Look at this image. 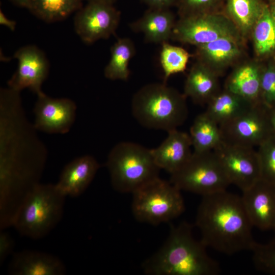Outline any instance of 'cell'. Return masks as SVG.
Here are the masks:
<instances>
[{
    "label": "cell",
    "mask_w": 275,
    "mask_h": 275,
    "mask_svg": "<svg viewBox=\"0 0 275 275\" xmlns=\"http://www.w3.org/2000/svg\"><path fill=\"white\" fill-rule=\"evenodd\" d=\"M14 58L18 67L8 81V87L19 92L28 88L36 94L42 91L41 86L49 69L44 52L35 45H28L19 48Z\"/></svg>",
    "instance_id": "obj_13"
},
{
    "label": "cell",
    "mask_w": 275,
    "mask_h": 275,
    "mask_svg": "<svg viewBox=\"0 0 275 275\" xmlns=\"http://www.w3.org/2000/svg\"><path fill=\"white\" fill-rule=\"evenodd\" d=\"M218 77L206 65L197 61L187 76L183 94L196 104H207L221 91Z\"/></svg>",
    "instance_id": "obj_22"
},
{
    "label": "cell",
    "mask_w": 275,
    "mask_h": 275,
    "mask_svg": "<svg viewBox=\"0 0 275 275\" xmlns=\"http://www.w3.org/2000/svg\"><path fill=\"white\" fill-rule=\"evenodd\" d=\"M106 166L113 188L121 193L132 194L159 178L160 170L151 149L129 142L119 143L112 148Z\"/></svg>",
    "instance_id": "obj_5"
},
{
    "label": "cell",
    "mask_w": 275,
    "mask_h": 275,
    "mask_svg": "<svg viewBox=\"0 0 275 275\" xmlns=\"http://www.w3.org/2000/svg\"><path fill=\"white\" fill-rule=\"evenodd\" d=\"M135 46L129 38H121L111 48V58L104 69V76L110 80H128L129 62L135 53Z\"/></svg>",
    "instance_id": "obj_27"
},
{
    "label": "cell",
    "mask_w": 275,
    "mask_h": 275,
    "mask_svg": "<svg viewBox=\"0 0 275 275\" xmlns=\"http://www.w3.org/2000/svg\"><path fill=\"white\" fill-rule=\"evenodd\" d=\"M87 2L74 16L76 33L87 44L109 38L119 24L120 11L113 3L100 1Z\"/></svg>",
    "instance_id": "obj_10"
},
{
    "label": "cell",
    "mask_w": 275,
    "mask_h": 275,
    "mask_svg": "<svg viewBox=\"0 0 275 275\" xmlns=\"http://www.w3.org/2000/svg\"><path fill=\"white\" fill-rule=\"evenodd\" d=\"M168 133L163 142L151 151L157 166L172 174L190 158L192 145L189 134L186 132L175 129Z\"/></svg>",
    "instance_id": "obj_18"
},
{
    "label": "cell",
    "mask_w": 275,
    "mask_h": 275,
    "mask_svg": "<svg viewBox=\"0 0 275 275\" xmlns=\"http://www.w3.org/2000/svg\"><path fill=\"white\" fill-rule=\"evenodd\" d=\"M255 105L224 89L207 104L205 112L220 126L237 118Z\"/></svg>",
    "instance_id": "obj_23"
},
{
    "label": "cell",
    "mask_w": 275,
    "mask_h": 275,
    "mask_svg": "<svg viewBox=\"0 0 275 275\" xmlns=\"http://www.w3.org/2000/svg\"><path fill=\"white\" fill-rule=\"evenodd\" d=\"M225 0H177L176 7L180 17L223 11Z\"/></svg>",
    "instance_id": "obj_32"
},
{
    "label": "cell",
    "mask_w": 275,
    "mask_h": 275,
    "mask_svg": "<svg viewBox=\"0 0 275 275\" xmlns=\"http://www.w3.org/2000/svg\"><path fill=\"white\" fill-rule=\"evenodd\" d=\"M19 91H0V209L16 213L39 184L47 157L22 108Z\"/></svg>",
    "instance_id": "obj_1"
},
{
    "label": "cell",
    "mask_w": 275,
    "mask_h": 275,
    "mask_svg": "<svg viewBox=\"0 0 275 275\" xmlns=\"http://www.w3.org/2000/svg\"><path fill=\"white\" fill-rule=\"evenodd\" d=\"M16 5L23 8H28L30 0H10Z\"/></svg>",
    "instance_id": "obj_38"
},
{
    "label": "cell",
    "mask_w": 275,
    "mask_h": 275,
    "mask_svg": "<svg viewBox=\"0 0 275 275\" xmlns=\"http://www.w3.org/2000/svg\"><path fill=\"white\" fill-rule=\"evenodd\" d=\"M0 24L6 26L12 31L15 30L16 26V22L9 19L2 10H0Z\"/></svg>",
    "instance_id": "obj_36"
},
{
    "label": "cell",
    "mask_w": 275,
    "mask_h": 275,
    "mask_svg": "<svg viewBox=\"0 0 275 275\" xmlns=\"http://www.w3.org/2000/svg\"><path fill=\"white\" fill-rule=\"evenodd\" d=\"M230 184L242 191L261 178L257 150L222 142L213 150Z\"/></svg>",
    "instance_id": "obj_11"
},
{
    "label": "cell",
    "mask_w": 275,
    "mask_h": 275,
    "mask_svg": "<svg viewBox=\"0 0 275 275\" xmlns=\"http://www.w3.org/2000/svg\"><path fill=\"white\" fill-rule=\"evenodd\" d=\"M260 101L267 109L275 107V57L268 59L263 64Z\"/></svg>",
    "instance_id": "obj_31"
},
{
    "label": "cell",
    "mask_w": 275,
    "mask_h": 275,
    "mask_svg": "<svg viewBox=\"0 0 275 275\" xmlns=\"http://www.w3.org/2000/svg\"><path fill=\"white\" fill-rule=\"evenodd\" d=\"M170 182L181 191L202 196L227 190L230 185L213 151L193 152L186 163L171 174Z\"/></svg>",
    "instance_id": "obj_8"
},
{
    "label": "cell",
    "mask_w": 275,
    "mask_h": 275,
    "mask_svg": "<svg viewBox=\"0 0 275 275\" xmlns=\"http://www.w3.org/2000/svg\"><path fill=\"white\" fill-rule=\"evenodd\" d=\"M189 134L196 153L213 151L223 141L219 125L205 112L196 117Z\"/></svg>",
    "instance_id": "obj_26"
},
{
    "label": "cell",
    "mask_w": 275,
    "mask_h": 275,
    "mask_svg": "<svg viewBox=\"0 0 275 275\" xmlns=\"http://www.w3.org/2000/svg\"><path fill=\"white\" fill-rule=\"evenodd\" d=\"M256 268L263 272L275 275V236L270 242H255L251 251Z\"/></svg>",
    "instance_id": "obj_30"
},
{
    "label": "cell",
    "mask_w": 275,
    "mask_h": 275,
    "mask_svg": "<svg viewBox=\"0 0 275 275\" xmlns=\"http://www.w3.org/2000/svg\"><path fill=\"white\" fill-rule=\"evenodd\" d=\"M243 38L229 36L196 47L197 61L203 63L218 76L243 53Z\"/></svg>",
    "instance_id": "obj_16"
},
{
    "label": "cell",
    "mask_w": 275,
    "mask_h": 275,
    "mask_svg": "<svg viewBox=\"0 0 275 275\" xmlns=\"http://www.w3.org/2000/svg\"><path fill=\"white\" fill-rule=\"evenodd\" d=\"M229 36L243 38L231 20L219 11L180 17L171 39L197 47Z\"/></svg>",
    "instance_id": "obj_9"
},
{
    "label": "cell",
    "mask_w": 275,
    "mask_h": 275,
    "mask_svg": "<svg viewBox=\"0 0 275 275\" xmlns=\"http://www.w3.org/2000/svg\"><path fill=\"white\" fill-rule=\"evenodd\" d=\"M37 95L34 109L35 128L48 133L68 132L75 120V103L67 98L50 97L42 91Z\"/></svg>",
    "instance_id": "obj_14"
},
{
    "label": "cell",
    "mask_w": 275,
    "mask_h": 275,
    "mask_svg": "<svg viewBox=\"0 0 275 275\" xmlns=\"http://www.w3.org/2000/svg\"><path fill=\"white\" fill-rule=\"evenodd\" d=\"M148 8L170 9L176 7L177 0H140Z\"/></svg>",
    "instance_id": "obj_35"
},
{
    "label": "cell",
    "mask_w": 275,
    "mask_h": 275,
    "mask_svg": "<svg viewBox=\"0 0 275 275\" xmlns=\"http://www.w3.org/2000/svg\"><path fill=\"white\" fill-rule=\"evenodd\" d=\"M186 98L184 94L164 82L149 84L133 96L132 114L142 126L168 132L177 129L186 120Z\"/></svg>",
    "instance_id": "obj_4"
},
{
    "label": "cell",
    "mask_w": 275,
    "mask_h": 275,
    "mask_svg": "<svg viewBox=\"0 0 275 275\" xmlns=\"http://www.w3.org/2000/svg\"><path fill=\"white\" fill-rule=\"evenodd\" d=\"M219 127L224 142L250 148H258L273 134L268 109L262 104Z\"/></svg>",
    "instance_id": "obj_12"
},
{
    "label": "cell",
    "mask_w": 275,
    "mask_h": 275,
    "mask_svg": "<svg viewBox=\"0 0 275 275\" xmlns=\"http://www.w3.org/2000/svg\"><path fill=\"white\" fill-rule=\"evenodd\" d=\"M193 226L182 222L172 226L161 248L144 261L142 268L148 275H217L219 263L210 257L207 248L193 234Z\"/></svg>",
    "instance_id": "obj_3"
},
{
    "label": "cell",
    "mask_w": 275,
    "mask_h": 275,
    "mask_svg": "<svg viewBox=\"0 0 275 275\" xmlns=\"http://www.w3.org/2000/svg\"><path fill=\"white\" fill-rule=\"evenodd\" d=\"M251 35L260 60L275 57V7L268 4L256 21Z\"/></svg>",
    "instance_id": "obj_25"
},
{
    "label": "cell",
    "mask_w": 275,
    "mask_h": 275,
    "mask_svg": "<svg viewBox=\"0 0 275 275\" xmlns=\"http://www.w3.org/2000/svg\"><path fill=\"white\" fill-rule=\"evenodd\" d=\"M84 0H30L28 9L47 22L62 20L76 12Z\"/></svg>",
    "instance_id": "obj_28"
},
{
    "label": "cell",
    "mask_w": 275,
    "mask_h": 275,
    "mask_svg": "<svg viewBox=\"0 0 275 275\" xmlns=\"http://www.w3.org/2000/svg\"><path fill=\"white\" fill-rule=\"evenodd\" d=\"M100 167L91 155L77 157L64 167L56 185L66 197H78L92 182Z\"/></svg>",
    "instance_id": "obj_17"
},
{
    "label": "cell",
    "mask_w": 275,
    "mask_h": 275,
    "mask_svg": "<svg viewBox=\"0 0 275 275\" xmlns=\"http://www.w3.org/2000/svg\"><path fill=\"white\" fill-rule=\"evenodd\" d=\"M260 159L261 178L275 184V135L263 142L257 150Z\"/></svg>",
    "instance_id": "obj_33"
},
{
    "label": "cell",
    "mask_w": 275,
    "mask_h": 275,
    "mask_svg": "<svg viewBox=\"0 0 275 275\" xmlns=\"http://www.w3.org/2000/svg\"><path fill=\"white\" fill-rule=\"evenodd\" d=\"M195 224L207 248L227 255L251 251L256 242L241 197L227 190L202 196Z\"/></svg>",
    "instance_id": "obj_2"
},
{
    "label": "cell",
    "mask_w": 275,
    "mask_h": 275,
    "mask_svg": "<svg viewBox=\"0 0 275 275\" xmlns=\"http://www.w3.org/2000/svg\"><path fill=\"white\" fill-rule=\"evenodd\" d=\"M87 2L93 1H104L111 3L114 4L117 0H86Z\"/></svg>",
    "instance_id": "obj_39"
},
{
    "label": "cell",
    "mask_w": 275,
    "mask_h": 275,
    "mask_svg": "<svg viewBox=\"0 0 275 275\" xmlns=\"http://www.w3.org/2000/svg\"><path fill=\"white\" fill-rule=\"evenodd\" d=\"M8 270L13 275H63L66 271L64 264L58 257L33 250L15 254Z\"/></svg>",
    "instance_id": "obj_19"
},
{
    "label": "cell",
    "mask_w": 275,
    "mask_h": 275,
    "mask_svg": "<svg viewBox=\"0 0 275 275\" xmlns=\"http://www.w3.org/2000/svg\"><path fill=\"white\" fill-rule=\"evenodd\" d=\"M268 4L266 0H225L223 12L234 23L244 39L251 35Z\"/></svg>",
    "instance_id": "obj_24"
},
{
    "label": "cell",
    "mask_w": 275,
    "mask_h": 275,
    "mask_svg": "<svg viewBox=\"0 0 275 275\" xmlns=\"http://www.w3.org/2000/svg\"><path fill=\"white\" fill-rule=\"evenodd\" d=\"M268 112L272 131L275 135V107L268 109Z\"/></svg>",
    "instance_id": "obj_37"
},
{
    "label": "cell",
    "mask_w": 275,
    "mask_h": 275,
    "mask_svg": "<svg viewBox=\"0 0 275 275\" xmlns=\"http://www.w3.org/2000/svg\"><path fill=\"white\" fill-rule=\"evenodd\" d=\"M14 241L6 232L1 230L0 233V264L2 265L6 258L12 253Z\"/></svg>",
    "instance_id": "obj_34"
},
{
    "label": "cell",
    "mask_w": 275,
    "mask_h": 275,
    "mask_svg": "<svg viewBox=\"0 0 275 275\" xmlns=\"http://www.w3.org/2000/svg\"><path fill=\"white\" fill-rule=\"evenodd\" d=\"M161 45L160 63L163 72V82L172 75L183 72L186 68L190 54L180 46L164 42Z\"/></svg>",
    "instance_id": "obj_29"
},
{
    "label": "cell",
    "mask_w": 275,
    "mask_h": 275,
    "mask_svg": "<svg viewBox=\"0 0 275 275\" xmlns=\"http://www.w3.org/2000/svg\"><path fill=\"white\" fill-rule=\"evenodd\" d=\"M271 4H272L275 7V1Z\"/></svg>",
    "instance_id": "obj_41"
},
{
    "label": "cell",
    "mask_w": 275,
    "mask_h": 275,
    "mask_svg": "<svg viewBox=\"0 0 275 275\" xmlns=\"http://www.w3.org/2000/svg\"><path fill=\"white\" fill-rule=\"evenodd\" d=\"M65 197L56 184H38L22 202L13 226L23 236L43 238L61 219Z\"/></svg>",
    "instance_id": "obj_6"
},
{
    "label": "cell",
    "mask_w": 275,
    "mask_h": 275,
    "mask_svg": "<svg viewBox=\"0 0 275 275\" xmlns=\"http://www.w3.org/2000/svg\"><path fill=\"white\" fill-rule=\"evenodd\" d=\"M246 212L253 227L261 230L275 228V184L261 178L242 191Z\"/></svg>",
    "instance_id": "obj_15"
},
{
    "label": "cell",
    "mask_w": 275,
    "mask_h": 275,
    "mask_svg": "<svg viewBox=\"0 0 275 275\" xmlns=\"http://www.w3.org/2000/svg\"><path fill=\"white\" fill-rule=\"evenodd\" d=\"M176 21L170 9L148 8L129 27L133 32L143 34L146 42L161 44L171 39Z\"/></svg>",
    "instance_id": "obj_20"
},
{
    "label": "cell",
    "mask_w": 275,
    "mask_h": 275,
    "mask_svg": "<svg viewBox=\"0 0 275 275\" xmlns=\"http://www.w3.org/2000/svg\"><path fill=\"white\" fill-rule=\"evenodd\" d=\"M262 67L263 64L255 61L237 66L227 78L224 89L254 104H261L260 91Z\"/></svg>",
    "instance_id": "obj_21"
},
{
    "label": "cell",
    "mask_w": 275,
    "mask_h": 275,
    "mask_svg": "<svg viewBox=\"0 0 275 275\" xmlns=\"http://www.w3.org/2000/svg\"><path fill=\"white\" fill-rule=\"evenodd\" d=\"M268 3L269 4H271L272 3H273L275 0H266Z\"/></svg>",
    "instance_id": "obj_40"
},
{
    "label": "cell",
    "mask_w": 275,
    "mask_h": 275,
    "mask_svg": "<svg viewBox=\"0 0 275 275\" xmlns=\"http://www.w3.org/2000/svg\"><path fill=\"white\" fill-rule=\"evenodd\" d=\"M181 191L170 181L159 177L152 180L132 194L134 217L140 222L152 225L178 217L185 210Z\"/></svg>",
    "instance_id": "obj_7"
},
{
    "label": "cell",
    "mask_w": 275,
    "mask_h": 275,
    "mask_svg": "<svg viewBox=\"0 0 275 275\" xmlns=\"http://www.w3.org/2000/svg\"><path fill=\"white\" fill-rule=\"evenodd\" d=\"M273 231H274V233H275V228H274V229Z\"/></svg>",
    "instance_id": "obj_42"
}]
</instances>
